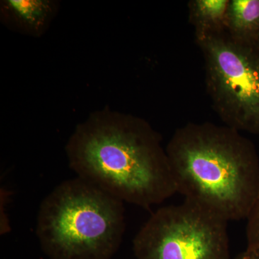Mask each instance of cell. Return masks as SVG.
<instances>
[{"mask_svg": "<svg viewBox=\"0 0 259 259\" xmlns=\"http://www.w3.org/2000/svg\"><path fill=\"white\" fill-rule=\"evenodd\" d=\"M67 152L78 177L123 202L149 209L177 194L166 148L144 120L94 121L77 130Z\"/></svg>", "mask_w": 259, "mask_h": 259, "instance_id": "6da1fadb", "label": "cell"}, {"mask_svg": "<svg viewBox=\"0 0 259 259\" xmlns=\"http://www.w3.org/2000/svg\"><path fill=\"white\" fill-rule=\"evenodd\" d=\"M185 200L226 221L246 220L259 187L254 145L239 131L212 122H190L176 130L166 148Z\"/></svg>", "mask_w": 259, "mask_h": 259, "instance_id": "7a4b0ae2", "label": "cell"}, {"mask_svg": "<svg viewBox=\"0 0 259 259\" xmlns=\"http://www.w3.org/2000/svg\"><path fill=\"white\" fill-rule=\"evenodd\" d=\"M124 202L79 177L65 181L39 207L36 235L51 259H110L125 230Z\"/></svg>", "mask_w": 259, "mask_h": 259, "instance_id": "3957f363", "label": "cell"}, {"mask_svg": "<svg viewBox=\"0 0 259 259\" xmlns=\"http://www.w3.org/2000/svg\"><path fill=\"white\" fill-rule=\"evenodd\" d=\"M207 92L224 125L259 134V54L226 32L198 42Z\"/></svg>", "mask_w": 259, "mask_h": 259, "instance_id": "277c9868", "label": "cell"}, {"mask_svg": "<svg viewBox=\"0 0 259 259\" xmlns=\"http://www.w3.org/2000/svg\"><path fill=\"white\" fill-rule=\"evenodd\" d=\"M228 221L188 201L160 207L134 240L137 259H231Z\"/></svg>", "mask_w": 259, "mask_h": 259, "instance_id": "5b68a950", "label": "cell"}, {"mask_svg": "<svg viewBox=\"0 0 259 259\" xmlns=\"http://www.w3.org/2000/svg\"><path fill=\"white\" fill-rule=\"evenodd\" d=\"M229 0H190L189 20L194 29L197 44L226 32Z\"/></svg>", "mask_w": 259, "mask_h": 259, "instance_id": "8992f818", "label": "cell"}, {"mask_svg": "<svg viewBox=\"0 0 259 259\" xmlns=\"http://www.w3.org/2000/svg\"><path fill=\"white\" fill-rule=\"evenodd\" d=\"M226 30L233 40L253 44L259 37V0H229Z\"/></svg>", "mask_w": 259, "mask_h": 259, "instance_id": "52a82bcc", "label": "cell"}, {"mask_svg": "<svg viewBox=\"0 0 259 259\" xmlns=\"http://www.w3.org/2000/svg\"><path fill=\"white\" fill-rule=\"evenodd\" d=\"M5 14L27 31L41 32L52 15L54 4L45 0L3 2Z\"/></svg>", "mask_w": 259, "mask_h": 259, "instance_id": "ba28073f", "label": "cell"}, {"mask_svg": "<svg viewBox=\"0 0 259 259\" xmlns=\"http://www.w3.org/2000/svg\"><path fill=\"white\" fill-rule=\"evenodd\" d=\"M246 221V249L259 250V187L254 202Z\"/></svg>", "mask_w": 259, "mask_h": 259, "instance_id": "9c48e42d", "label": "cell"}, {"mask_svg": "<svg viewBox=\"0 0 259 259\" xmlns=\"http://www.w3.org/2000/svg\"><path fill=\"white\" fill-rule=\"evenodd\" d=\"M233 259H254V258H253V255L252 254L251 252L245 249L244 251L239 253L236 258Z\"/></svg>", "mask_w": 259, "mask_h": 259, "instance_id": "30bf717a", "label": "cell"}, {"mask_svg": "<svg viewBox=\"0 0 259 259\" xmlns=\"http://www.w3.org/2000/svg\"><path fill=\"white\" fill-rule=\"evenodd\" d=\"M249 251L251 252L254 259H259V250H249Z\"/></svg>", "mask_w": 259, "mask_h": 259, "instance_id": "8fae6325", "label": "cell"}, {"mask_svg": "<svg viewBox=\"0 0 259 259\" xmlns=\"http://www.w3.org/2000/svg\"><path fill=\"white\" fill-rule=\"evenodd\" d=\"M253 45L255 46V49H256L257 51H258L259 54V37L257 38V40H255L254 42H253Z\"/></svg>", "mask_w": 259, "mask_h": 259, "instance_id": "7c38bea8", "label": "cell"}]
</instances>
